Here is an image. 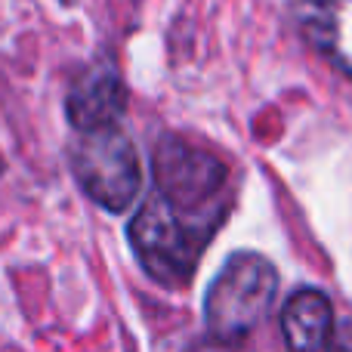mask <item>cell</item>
<instances>
[{"instance_id": "obj_1", "label": "cell", "mask_w": 352, "mask_h": 352, "mask_svg": "<svg viewBox=\"0 0 352 352\" xmlns=\"http://www.w3.org/2000/svg\"><path fill=\"white\" fill-rule=\"evenodd\" d=\"M155 186L167 201L195 223L204 235H210L219 223V210L226 207L229 170L217 155L179 140L164 136L155 148Z\"/></svg>"}, {"instance_id": "obj_2", "label": "cell", "mask_w": 352, "mask_h": 352, "mask_svg": "<svg viewBox=\"0 0 352 352\" xmlns=\"http://www.w3.org/2000/svg\"><path fill=\"white\" fill-rule=\"evenodd\" d=\"M275 294H278V272L266 256H229L204 300V318L210 334L223 343L244 340L269 316Z\"/></svg>"}, {"instance_id": "obj_3", "label": "cell", "mask_w": 352, "mask_h": 352, "mask_svg": "<svg viewBox=\"0 0 352 352\" xmlns=\"http://www.w3.org/2000/svg\"><path fill=\"white\" fill-rule=\"evenodd\" d=\"M207 238L210 235L188 223L158 188L148 195L142 210L130 223V244L142 269L167 287H182L186 278H192Z\"/></svg>"}, {"instance_id": "obj_4", "label": "cell", "mask_w": 352, "mask_h": 352, "mask_svg": "<svg viewBox=\"0 0 352 352\" xmlns=\"http://www.w3.org/2000/svg\"><path fill=\"white\" fill-rule=\"evenodd\" d=\"M72 170L80 188L111 213L127 210L142 188L140 155L118 124L80 130V140L72 148Z\"/></svg>"}, {"instance_id": "obj_5", "label": "cell", "mask_w": 352, "mask_h": 352, "mask_svg": "<svg viewBox=\"0 0 352 352\" xmlns=\"http://www.w3.org/2000/svg\"><path fill=\"white\" fill-rule=\"evenodd\" d=\"M127 90L109 59L93 62L84 74L72 84L68 93V121L78 130H99L121 121Z\"/></svg>"}, {"instance_id": "obj_6", "label": "cell", "mask_w": 352, "mask_h": 352, "mask_svg": "<svg viewBox=\"0 0 352 352\" xmlns=\"http://www.w3.org/2000/svg\"><path fill=\"white\" fill-rule=\"evenodd\" d=\"M297 25L306 43L352 80V0H300Z\"/></svg>"}, {"instance_id": "obj_7", "label": "cell", "mask_w": 352, "mask_h": 352, "mask_svg": "<svg viewBox=\"0 0 352 352\" xmlns=\"http://www.w3.org/2000/svg\"><path fill=\"white\" fill-rule=\"evenodd\" d=\"M281 334L294 349H328L334 343V309L322 291L303 287L281 309Z\"/></svg>"}]
</instances>
